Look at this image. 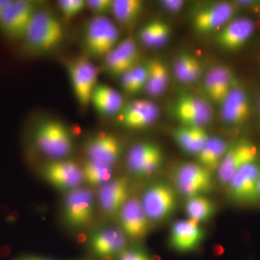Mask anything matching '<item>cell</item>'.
<instances>
[{
    "mask_svg": "<svg viewBox=\"0 0 260 260\" xmlns=\"http://www.w3.org/2000/svg\"><path fill=\"white\" fill-rule=\"evenodd\" d=\"M189 220L197 223H205L213 218L216 212V205L205 196L189 198L185 206Z\"/></svg>",
    "mask_w": 260,
    "mask_h": 260,
    "instance_id": "29",
    "label": "cell"
},
{
    "mask_svg": "<svg viewBox=\"0 0 260 260\" xmlns=\"http://www.w3.org/2000/svg\"><path fill=\"white\" fill-rule=\"evenodd\" d=\"M146 65L138 64L121 76V87L126 93L135 94L145 88L148 80Z\"/></svg>",
    "mask_w": 260,
    "mask_h": 260,
    "instance_id": "32",
    "label": "cell"
},
{
    "mask_svg": "<svg viewBox=\"0 0 260 260\" xmlns=\"http://www.w3.org/2000/svg\"><path fill=\"white\" fill-rule=\"evenodd\" d=\"M204 238V231L199 224L191 220H179L172 225L169 243L178 252H191L199 247Z\"/></svg>",
    "mask_w": 260,
    "mask_h": 260,
    "instance_id": "19",
    "label": "cell"
},
{
    "mask_svg": "<svg viewBox=\"0 0 260 260\" xmlns=\"http://www.w3.org/2000/svg\"><path fill=\"white\" fill-rule=\"evenodd\" d=\"M235 9L234 5L226 2L205 7L194 13L193 26L200 34H208L220 30L231 21L235 14Z\"/></svg>",
    "mask_w": 260,
    "mask_h": 260,
    "instance_id": "14",
    "label": "cell"
},
{
    "mask_svg": "<svg viewBox=\"0 0 260 260\" xmlns=\"http://www.w3.org/2000/svg\"><path fill=\"white\" fill-rule=\"evenodd\" d=\"M237 3L241 6H251V5L255 4V1H237Z\"/></svg>",
    "mask_w": 260,
    "mask_h": 260,
    "instance_id": "41",
    "label": "cell"
},
{
    "mask_svg": "<svg viewBox=\"0 0 260 260\" xmlns=\"http://www.w3.org/2000/svg\"><path fill=\"white\" fill-rule=\"evenodd\" d=\"M139 59L138 46L133 39H126L104 57V68L109 74L121 76L138 65Z\"/></svg>",
    "mask_w": 260,
    "mask_h": 260,
    "instance_id": "17",
    "label": "cell"
},
{
    "mask_svg": "<svg viewBox=\"0 0 260 260\" xmlns=\"http://www.w3.org/2000/svg\"><path fill=\"white\" fill-rule=\"evenodd\" d=\"M229 147V145L223 140L210 137L206 144L197 155L200 165L210 172H217Z\"/></svg>",
    "mask_w": 260,
    "mask_h": 260,
    "instance_id": "27",
    "label": "cell"
},
{
    "mask_svg": "<svg viewBox=\"0 0 260 260\" xmlns=\"http://www.w3.org/2000/svg\"><path fill=\"white\" fill-rule=\"evenodd\" d=\"M173 138L183 151L198 155L210 136L204 127L182 125L174 130Z\"/></svg>",
    "mask_w": 260,
    "mask_h": 260,
    "instance_id": "25",
    "label": "cell"
},
{
    "mask_svg": "<svg viewBox=\"0 0 260 260\" xmlns=\"http://www.w3.org/2000/svg\"><path fill=\"white\" fill-rule=\"evenodd\" d=\"M126 161L129 170L137 177H150L162 167L164 154L158 145L143 142L132 147Z\"/></svg>",
    "mask_w": 260,
    "mask_h": 260,
    "instance_id": "10",
    "label": "cell"
},
{
    "mask_svg": "<svg viewBox=\"0 0 260 260\" xmlns=\"http://www.w3.org/2000/svg\"><path fill=\"white\" fill-rule=\"evenodd\" d=\"M141 203L151 223H160L172 217L177 210V191L169 183H154L145 191Z\"/></svg>",
    "mask_w": 260,
    "mask_h": 260,
    "instance_id": "5",
    "label": "cell"
},
{
    "mask_svg": "<svg viewBox=\"0 0 260 260\" xmlns=\"http://www.w3.org/2000/svg\"><path fill=\"white\" fill-rule=\"evenodd\" d=\"M220 66L215 67L208 72L204 80V90L205 93L213 101L220 79Z\"/></svg>",
    "mask_w": 260,
    "mask_h": 260,
    "instance_id": "35",
    "label": "cell"
},
{
    "mask_svg": "<svg viewBox=\"0 0 260 260\" xmlns=\"http://www.w3.org/2000/svg\"><path fill=\"white\" fill-rule=\"evenodd\" d=\"M254 30L255 25L251 19H234L220 29L217 35V43L225 50H238L249 41Z\"/></svg>",
    "mask_w": 260,
    "mask_h": 260,
    "instance_id": "20",
    "label": "cell"
},
{
    "mask_svg": "<svg viewBox=\"0 0 260 260\" xmlns=\"http://www.w3.org/2000/svg\"><path fill=\"white\" fill-rule=\"evenodd\" d=\"M122 232L132 239L143 238L150 229L151 221L145 213L141 200L129 198L120 211Z\"/></svg>",
    "mask_w": 260,
    "mask_h": 260,
    "instance_id": "18",
    "label": "cell"
},
{
    "mask_svg": "<svg viewBox=\"0 0 260 260\" xmlns=\"http://www.w3.org/2000/svg\"><path fill=\"white\" fill-rule=\"evenodd\" d=\"M189 55L190 54L187 53L181 54L174 63V73L177 80L181 83H192L189 68Z\"/></svg>",
    "mask_w": 260,
    "mask_h": 260,
    "instance_id": "34",
    "label": "cell"
},
{
    "mask_svg": "<svg viewBox=\"0 0 260 260\" xmlns=\"http://www.w3.org/2000/svg\"><path fill=\"white\" fill-rule=\"evenodd\" d=\"M220 104L222 119L229 125H244L250 118V98L247 92L238 85L231 90Z\"/></svg>",
    "mask_w": 260,
    "mask_h": 260,
    "instance_id": "16",
    "label": "cell"
},
{
    "mask_svg": "<svg viewBox=\"0 0 260 260\" xmlns=\"http://www.w3.org/2000/svg\"><path fill=\"white\" fill-rule=\"evenodd\" d=\"M119 31L106 15L93 16L84 30L83 44L88 58H104L119 44Z\"/></svg>",
    "mask_w": 260,
    "mask_h": 260,
    "instance_id": "3",
    "label": "cell"
},
{
    "mask_svg": "<svg viewBox=\"0 0 260 260\" xmlns=\"http://www.w3.org/2000/svg\"><path fill=\"white\" fill-rule=\"evenodd\" d=\"M258 202H260V179L259 181V186H258Z\"/></svg>",
    "mask_w": 260,
    "mask_h": 260,
    "instance_id": "43",
    "label": "cell"
},
{
    "mask_svg": "<svg viewBox=\"0 0 260 260\" xmlns=\"http://www.w3.org/2000/svg\"><path fill=\"white\" fill-rule=\"evenodd\" d=\"M118 260H153L140 249H124L119 254Z\"/></svg>",
    "mask_w": 260,
    "mask_h": 260,
    "instance_id": "37",
    "label": "cell"
},
{
    "mask_svg": "<svg viewBox=\"0 0 260 260\" xmlns=\"http://www.w3.org/2000/svg\"><path fill=\"white\" fill-rule=\"evenodd\" d=\"M189 68H190L191 81L194 82L199 80L202 73L201 65L199 61L191 54L189 55Z\"/></svg>",
    "mask_w": 260,
    "mask_h": 260,
    "instance_id": "38",
    "label": "cell"
},
{
    "mask_svg": "<svg viewBox=\"0 0 260 260\" xmlns=\"http://www.w3.org/2000/svg\"><path fill=\"white\" fill-rule=\"evenodd\" d=\"M259 179V162H251L241 168L227 186L231 200L239 205L253 204L258 202Z\"/></svg>",
    "mask_w": 260,
    "mask_h": 260,
    "instance_id": "9",
    "label": "cell"
},
{
    "mask_svg": "<svg viewBox=\"0 0 260 260\" xmlns=\"http://www.w3.org/2000/svg\"><path fill=\"white\" fill-rule=\"evenodd\" d=\"M129 183L121 177L103 184L99 191V203L105 213L113 215L120 212L129 200Z\"/></svg>",
    "mask_w": 260,
    "mask_h": 260,
    "instance_id": "22",
    "label": "cell"
},
{
    "mask_svg": "<svg viewBox=\"0 0 260 260\" xmlns=\"http://www.w3.org/2000/svg\"><path fill=\"white\" fill-rule=\"evenodd\" d=\"M64 38V28L57 17L49 10L38 8L23 41L29 52L46 54L59 47Z\"/></svg>",
    "mask_w": 260,
    "mask_h": 260,
    "instance_id": "1",
    "label": "cell"
},
{
    "mask_svg": "<svg viewBox=\"0 0 260 260\" xmlns=\"http://www.w3.org/2000/svg\"><path fill=\"white\" fill-rule=\"evenodd\" d=\"M90 104L99 114L112 116L119 114L124 107V99L115 89L104 83H98L92 93Z\"/></svg>",
    "mask_w": 260,
    "mask_h": 260,
    "instance_id": "24",
    "label": "cell"
},
{
    "mask_svg": "<svg viewBox=\"0 0 260 260\" xmlns=\"http://www.w3.org/2000/svg\"><path fill=\"white\" fill-rule=\"evenodd\" d=\"M145 65L148 75L145 90L151 96H159L169 85V74L167 66L158 59H149Z\"/></svg>",
    "mask_w": 260,
    "mask_h": 260,
    "instance_id": "26",
    "label": "cell"
},
{
    "mask_svg": "<svg viewBox=\"0 0 260 260\" xmlns=\"http://www.w3.org/2000/svg\"><path fill=\"white\" fill-rule=\"evenodd\" d=\"M12 1L13 0H0V18L4 13L5 10L11 4Z\"/></svg>",
    "mask_w": 260,
    "mask_h": 260,
    "instance_id": "40",
    "label": "cell"
},
{
    "mask_svg": "<svg viewBox=\"0 0 260 260\" xmlns=\"http://www.w3.org/2000/svg\"><path fill=\"white\" fill-rule=\"evenodd\" d=\"M84 179L91 185L104 184L112 180V166L99 160L89 159L83 168Z\"/></svg>",
    "mask_w": 260,
    "mask_h": 260,
    "instance_id": "31",
    "label": "cell"
},
{
    "mask_svg": "<svg viewBox=\"0 0 260 260\" xmlns=\"http://www.w3.org/2000/svg\"><path fill=\"white\" fill-rule=\"evenodd\" d=\"M144 3L140 0H113L112 13L118 23L129 25L138 20Z\"/></svg>",
    "mask_w": 260,
    "mask_h": 260,
    "instance_id": "30",
    "label": "cell"
},
{
    "mask_svg": "<svg viewBox=\"0 0 260 260\" xmlns=\"http://www.w3.org/2000/svg\"><path fill=\"white\" fill-rule=\"evenodd\" d=\"M75 98L82 108L90 104L92 93L98 84L99 70L85 55L78 56L68 64Z\"/></svg>",
    "mask_w": 260,
    "mask_h": 260,
    "instance_id": "6",
    "label": "cell"
},
{
    "mask_svg": "<svg viewBox=\"0 0 260 260\" xmlns=\"http://www.w3.org/2000/svg\"><path fill=\"white\" fill-rule=\"evenodd\" d=\"M43 173L51 185L69 192L79 188L84 180L83 169L73 160L59 159L49 162Z\"/></svg>",
    "mask_w": 260,
    "mask_h": 260,
    "instance_id": "13",
    "label": "cell"
},
{
    "mask_svg": "<svg viewBox=\"0 0 260 260\" xmlns=\"http://www.w3.org/2000/svg\"><path fill=\"white\" fill-rule=\"evenodd\" d=\"M64 19L67 21L80 14L86 8L85 0H59L57 2Z\"/></svg>",
    "mask_w": 260,
    "mask_h": 260,
    "instance_id": "33",
    "label": "cell"
},
{
    "mask_svg": "<svg viewBox=\"0 0 260 260\" xmlns=\"http://www.w3.org/2000/svg\"><path fill=\"white\" fill-rule=\"evenodd\" d=\"M170 28L160 20H153L145 24L140 29V42L148 47H160L166 44L170 37Z\"/></svg>",
    "mask_w": 260,
    "mask_h": 260,
    "instance_id": "28",
    "label": "cell"
},
{
    "mask_svg": "<svg viewBox=\"0 0 260 260\" xmlns=\"http://www.w3.org/2000/svg\"><path fill=\"white\" fill-rule=\"evenodd\" d=\"M113 0H87L86 8L93 16H104L112 12Z\"/></svg>",
    "mask_w": 260,
    "mask_h": 260,
    "instance_id": "36",
    "label": "cell"
},
{
    "mask_svg": "<svg viewBox=\"0 0 260 260\" xmlns=\"http://www.w3.org/2000/svg\"><path fill=\"white\" fill-rule=\"evenodd\" d=\"M257 111H258V115H259V119L260 121V96L259 98V100H258L257 102Z\"/></svg>",
    "mask_w": 260,
    "mask_h": 260,
    "instance_id": "42",
    "label": "cell"
},
{
    "mask_svg": "<svg viewBox=\"0 0 260 260\" xmlns=\"http://www.w3.org/2000/svg\"><path fill=\"white\" fill-rule=\"evenodd\" d=\"M85 150L89 159L112 166L120 158L123 148L120 140L116 136L102 133L87 142Z\"/></svg>",
    "mask_w": 260,
    "mask_h": 260,
    "instance_id": "21",
    "label": "cell"
},
{
    "mask_svg": "<svg viewBox=\"0 0 260 260\" xmlns=\"http://www.w3.org/2000/svg\"><path fill=\"white\" fill-rule=\"evenodd\" d=\"M91 242L93 250L99 255L111 256L125 249L126 235L120 229L107 228L95 233Z\"/></svg>",
    "mask_w": 260,
    "mask_h": 260,
    "instance_id": "23",
    "label": "cell"
},
{
    "mask_svg": "<svg viewBox=\"0 0 260 260\" xmlns=\"http://www.w3.org/2000/svg\"><path fill=\"white\" fill-rule=\"evenodd\" d=\"M159 114L158 107L154 103L140 99L124 105L119 113V121L129 129H144L156 121Z\"/></svg>",
    "mask_w": 260,
    "mask_h": 260,
    "instance_id": "15",
    "label": "cell"
},
{
    "mask_svg": "<svg viewBox=\"0 0 260 260\" xmlns=\"http://www.w3.org/2000/svg\"><path fill=\"white\" fill-rule=\"evenodd\" d=\"M172 179L176 190L187 199L209 194L215 184L213 173L193 162H184L176 167Z\"/></svg>",
    "mask_w": 260,
    "mask_h": 260,
    "instance_id": "4",
    "label": "cell"
},
{
    "mask_svg": "<svg viewBox=\"0 0 260 260\" xmlns=\"http://www.w3.org/2000/svg\"><path fill=\"white\" fill-rule=\"evenodd\" d=\"M43 260H47V259H43Z\"/></svg>",
    "mask_w": 260,
    "mask_h": 260,
    "instance_id": "45",
    "label": "cell"
},
{
    "mask_svg": "<svg viewBox=\"0 0 260 260\" xmlns=\"http://www.w3.org/2000/svg\"><path fill=\"white\" fill-rule=\"evenodd\" d=\"M94 199L91 191L78 188L70 191L64 202L65 221L72 227H82L91 221Z\"/></svg>",
    "mask_w": 260,
    "mask_h": 260,
    "instance_id": "12",
    "label": "cell"
},
{
    "mask_svg": "<svg viewBox=\"0 0 260 260\" xmlns=\"http://www.w3.org/2000/svg\"><path fill=\"white\" fill-rule=\"evenodd\" d=\"M38 8L34 1L13 0L0 18V30L11 40H23Z\"/></svg>",
    "mask_w": 260,
    "mask_h": 260,
    "instance_id": "7",
    "label": "cell"
},
{
    "mask_svg": "<svg viewBox=\"0 0 260 260\" xmlns=\"http://www.w3.org/2000/svg\"><path fill=\"white\" fill-rule=\"evenodd\" d=\"M34 138L37 148L50 158L59 160L73 151V136L68 126L60 121H41L36 126Z\"/></svg>",
    "mask_w": 260,
    "mask_h": 260,
    "instance_id": "2",
    "label": "cell"
},
{
    "mask_svg": "<svg viewBox=\"0 0 260 260\" xmlns=\"http://www.w3.org/2000/svg\"><path fill=\"white\" fill-rule=\"evenodd\" d=\"M20 260H43L42 259H39V258H25V259H20Z\"/></svg>",
    "mask_w": 260,
    "mask_h": 260,
    "instance_id": "44",
    "label": "cell"
},
{
    "mask_svg": "<svg viewBox=\"0 0 260 260\" xmlns=\"http://www.w3.org/2000/svg\"><path fill=\"white\" fill-rule=\"evenodd\" d=\"M259 150L254 143L249 140H239L229 145L225 155L219 166L217 173L218 179L222 186H229L234 176L241 168L257 162Z\"/></svg>",
    "mask_w": 260,
    "mask_h": 260,
    "instance_id": "8",
    "label": "cell"
},
{
    "mask_svg": "<svg viewBox=\"0 0 260 260\" xmlns=\"http://www.w3.org/2000/svg\"><path fill=\"white\" fill-rule=\"evenodd\" d=\"M160 3L164 9L174 13L180 11L184 5V2L182 0H164Z\"/></svg>",
    "mask_w": 260,
    "mask_h": 260,
    "instance_id": "39",
    "label": "cell"
},
{
    "mask_svg": "<svg viewBox=\"0 0 260 260\" xmlns=\"http://www.w3.org/2000/svg\"><path fill=\"white\" fill-rule=\"evenodd\" d=\"M174 112L183 125L204 127L213 119V111L209 103L189 93L178 97Z\"/></svg>",
    "mask_w": 260,
    "mask_h": 260,
    "instance_id": "11",
    "label": "cell"
}]
</instances>
